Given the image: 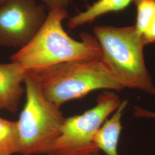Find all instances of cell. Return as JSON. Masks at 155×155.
<instances>
[{
	"label": "cell",
	"instance_id": "cell-1",
	"mask_svg": "<svg viewBox=\"0 0 155 155\" xmlns=\"http://www.w3.org/2000/svg\"><path fill=\"white\" fill-rule=\"evenodd\" d=\"M68 17L66 9L49 10L44 24L27 45L13 54L12 61L18 63L26 72H38L59 64L101 59L97 40L83 32L81 41L71 38L63 27Z\"/></svg>",
	"mask_w": 155,
	"mask_h": 155
},
{
	"label": "cell",
	"instance_id": "cell-2",
	"mask_svg": "<svg viewBox=\"0 0 155 155\" xmlns=\"http://www.w3.org/2000/svg\"><path fill=\"white\" fill-rule=\"evenodd\" d=\"M101 60L125 88L155 94V86L145 66L142 35L134 25L98 26L94 28Z\"/></svg>",
	"mask_w": 155,
	"mask_h": 155
},
{
	"label": "cell",
	"instance_id": "cell-3",
	"mask_svg": "<svg viewBox=\"0 0 155 155\" xmlns=\"http://www.w3.org/2000/svg\"><path fill=\"white\" fill-rule=\"evenodd\" d=\"M34 73L45 97L59 107L97 90L125 89L101 59L67 62Z\"/></svg>",
	"mask_w": 155,
	"mask_h": 155
},
{
	"label": "cell",
	"instance_id": "cell-4",
	"mask_svg": "<svg viewBox=\"0 0 155 155\" xmlns=\"http://www.w3.org/2000/svg\"><path fill=\"white\" fill-rule=\"evenodd\" d=\"M26 101L17 121L19 154H46L65 120L60 107L45 97L35 73L26 72Z\"/></svg>",
	"mask_w": 155,
	"mask_h": 155
},
{
	"label": "cell",
	"instance_id": "cell-5",
	"mask_svg": "<svg viewBox=\"0 0 155 155\" xmlns=\"http://www.w3.org/2000/svg\"><path fill=\"white\" fill-rule=\"evenodd\" d=\"M121 101L116 93L100 94L97 104L83 114L65 118L61 133L47 155H87L98 152L94 144L95 133Z\"/></svg>",
	"mask_w": 155,
	"mask_h": 155
},
{
	"label": "cell",
	"instance_id": "cell-6",
	"mask_svg": "<svg viewBox=\"0 0 155 155\" xmlns=\"http://www.w3.org/2000/svg\"><path fill=\"white\" fill-rule=\"evenodd\" d=\"M47 16L36 0H6L0 4V45L22 48L39 31Z\"/></svg>",
	"mask_w": 155,
	"mask_h": 155
},
{
	"label": "cell",
	"instance_id": "cell-7",
	"mask_svg": "<svg viewBox=\"0 0 155 155\" xmlns=\"http://www.w3.org/2000/svg\"><path fill=\"white\" fill-rule=\"evenodd\" d=\"M26 71L18 63L0 64V110L16 113L25 91L22 86Z\"/></svg>",
	"mask_w": 155,
	"mask_h": 155
},
{
	"label": "cell",
	"instance_id": "cell-8",
	"mask_svg": "<svg viewBox=\"0 0 155 155\" xmlns=\"http://www.w3.org/2000/svg\"><path fill=\"white\" fill-rule=\"evenodd\" d=\"M127 104V100L121 102L113 116L106 120L95 134L94 142L96 147L106 155H118L117 148L122 129L121 118Z\"/></svg>",
	"mask_w": 155,
	"mask_h": 155
},
{
	"label": "cell",
	"instance_id": "cell-9",
	"mask_svg": "<svg viewBox=\"0 0 155 155\" xmlns=\"http://www.w3.org/2000/svg\"><path fill=\"white\" fill-rule=\"evenodd\" d=\"M133 0H97L84 11L70 18L68 27L70 29L93 22L100 17L111 12L122 11Z\"/></svg>",
	"mask_w": 155,
	"mask_h": 155
},
{
	"label": "cell",
	"instance_id": "cell-10",
	"mask_svg": "<svg viewBox=\"0 0 155 155\" xmlns=\"http://www.w3.org/2000/svg\"><path fill=\"white\" fill-rule=\"evenodd\" d=\"M16 121L0 117V155H13L18 153V130Z\"/></svg>",
	"mask_w": 155,
	"mask_h": 155
},
{
	"label": "cell",
	"instance_id": "cell-11",
	"mask_svg": "<svg viewBox=\"0 0 155 155\" xmlns=\"http://www.w3.org/2000/svg\"><path fill=\"white\" fill-rule=\"evenodd\" d=\"M137 17L134 27L141 35L155 17V0H133Z\"/></svg>",
	"mask_w": 155,
	"mask_h": 155
},
{
	"label": "cell",
	"instance_id": "cell-12",
	"mask_svg": "<svg viewBox=\"0 0 155 155\" xmlns=\"http://www.w3.org/2000/svg\"><path fill=\"white\" fill-rule=\"evenodd\" d=\"M144 45L155 43V17L142 34Z\"/></svg>",
	"mask_w": 155,
	"mask_h": 155
},
{
	"label": "cell",
	"instance_id": "cell-13",
	"mask_svg": "<svg viewBox=\"0 0 155 155\" xmlns=\"http://www.w3.org/2000/svg\"><path fill=\"white\" fill-rule=\"evenodd\" d=\"M71 0H42L49 10L56 8H61L66 9Z\"/></svg>",
	"mask_w": 155,
	"mask_h": 155
},
{
	"label": "cell",
	"instance_id": "cell-14",
	"mask_svg": "<svg viewBox=\"0 0 155 155\" xmlns=\"http://www.w3.org/2000/svg\"><path fill=\"white\" fill-rule=\"evenodd\" d=\"M134 116L139 118L155 119V111L148 110L138 106L134 107Z\"/></svg>",
	"mask_w": 155,
	"mask_h": 155
},
{
	"label": "cell",
	"instance_id": "cell-15",
	"mask_svg": "<svg viewBox=\"0 0 155 155\" xmlns=\"http://www.w3.org/2000/svg\"><path fill=\"white\" fill-rule=\"evenodd\" d=\"M101 155L98 153V152H96V153H91V154H89V155Z\"/></svg>",
	"mask_w": 155,
	"mask_h": 155
},
{
	"label": "cell",
	"instance_id": "cell-16",
	"mask_svg": "<svg viewBox=\"0 0 155 155\" xmlns=\"http://www.w3.org/2000/svg\"><path fill=\"white\" fill-rule=\"evenodd\" d=\"M6 0H0V4H1L2 3H3L4 2H5Z\"/></svg>",
	"mask_w": 155,
	"mask_h": 155
}]
</instances>
